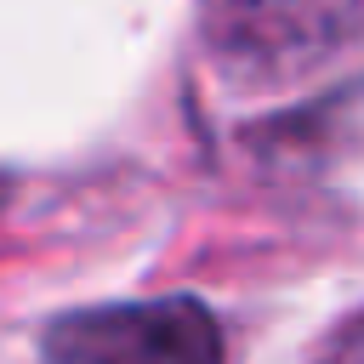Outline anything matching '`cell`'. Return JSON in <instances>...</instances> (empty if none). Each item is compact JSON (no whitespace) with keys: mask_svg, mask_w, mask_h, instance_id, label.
Here are the masks:
<instances>
[{"mask_svg":"<svg viewBox=\"0 0 364 364\" xmlns=\"http://www.w3.org/2000/svg\"><path fill=\"white\" fill-rule=\"evenodd\" d=\"M46 358L51 364H222V330L199 301L165 296V301L57 318L46 330Z\"/></svg>","mask_w":364,"mask_h":364,"instance_id":"6da1fadb","label":"cell"},{"mask_svg":"<svg viewBox=\"0 0 364 364\" xmlns=\"http://www.w3.org/2000/svg\"><path fill=\"white\" fill-rule=\"evenodd\" d=\"M210 28L250 63H307L364 40V0H205Z\"/></svg>","mask_w":364,"mask_h":364,"instance_id":"7a4b0ae2","label":"cell"},{"mask_svg":"<svg viewBox=\"0 0 364 364\" xmlns=\"http://www.w3.org/2000/svg\"><path fill=\"white\" fill-rule=\"evenodd\" d=\"M313 364H364V313H353V318L318 347Z\"/></svg>","mask_w":364,"mask_h":364,"instance_id":"3957f363","label":"cell"}]
</instances>
